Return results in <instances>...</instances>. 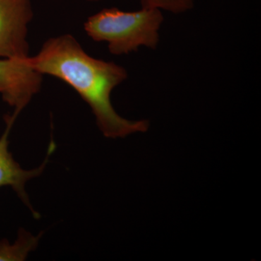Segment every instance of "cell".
Masks as SVG:
<instances>
[{
    "label": "cell",
    "instance_id": "cell-1",
    "mask_svg": "<svg viewBox=\"0 0 261 261\" xmlns=\"http://www.w3.org/2000/svg\"><path fill=\"white\" fill-rule=\"evenodd\" d=\"M27 61L41 74L59 79L74 89L92 109L105 137L123 138L148 130V121L123 118L111 103L113 89L128 78L126 70L113 62L89 56L73 36L50 38Z\"/></svg>",
    "mask_w": 261,
    "mask_h": 261
},
{
    "label": "cell",
    "instance_id": "cell-2",
    "mask_svg": "<svg viewBox=\"0 0 261 261\" xmlns=\"http://www.w3.org/2000/svg\"><path fill=\"white\" fill-rule=\"evenodd\" d=\"M142 5V9L135 12L101 10L86 20L84 30L95 42L107 43L115 56L128 54L141 46L155 49L164 18L159 8Z\"/></svg>",
    "mask_w": 261,
    "mask_h": 261
},
{
    "label": "cell",
    "instance_id": "cell-3",
    "mask_svg": "<svg viewBox=\"0 0 261 261\" xmlns=\"http://www.w3.org/2000/svg\"><path fill=\"white\" fill-rule=\"evenodd\" d=\"M33 15L32 0H0V58L29 56L27 37Z\"/></svg>",
    "mask_w": 261,
    "mask_h": 261
},
{
    "label": "cell",
    "instance_id": "cell-4",
    "mask_svg": "<svg viewBox=\"0 0 261 261\" xmlns=\"http://www.w3.org/2000/svg\"><path fill=\"white\" fill-rule=\"evenodd\" d=\"M42 75L30 66L27 58H0V94L3 100L20 113L40 90Z\"/></svg>",
    "mask_w": 261,
    "mask_h": 261
},
{
    "label": "cell",
    "instance_id": "cell-5",
    "mask_svg": "<svg viewBox=\"0 0 261 261\" xmlns=\"http://www.w3.org/2000/svg\"><path fill=\"white\" fill-rule=\"evenodd\" d=\"M20 113L15 112L12 116L5 117L6 127L4 133L0 137V187L4 186L11 187L19 197L29 205L25 192V185L31 178L39 176L44 171L46 164L48 162L49 155L56 149V144L51 142L48 148L47 156L44 163L40 167L32 171H25L22 169L18 163L15 162L13 156L9 152V135L12 127L14 124L17 117Z\"/></svg>",
    "mask_w": 261,
    "mask_h": 261
},
{
    "label": "cell",
    "instance_id": "cell-6",
    "mask_svg": "<svg viewBox=\"0 0 261 261\" xmlns=\"http://www.w3.org/2000/svg\"><path fill=\"white\" fill-rule=\"evenodd\" d=\"M41 235L33 236L20 230L18 240L14 244L6 240L0 241V261H21L25 260L29 252L37 246Z\"/></svg>",
    "mask_w": 261,
    "mask_h": 261
},
{
    "label": "cell",
    "instance_id": "cell-7",
    "mask_svg": "<svg viewBox=\"0 0 261 261\" xmlns=\"http://www.w3.org/2000/svg\"><path fill=\"white\" fill-rule=\"evenodd\" d=\"M97 2L99 0H87ZM142 5L166 10L174 14L186 13L193 8L194 0H142Z\"/></svg>",
    "mask_w": 261,
    "mask_h": 261
}]
</instances>
